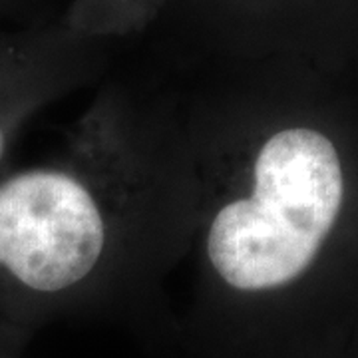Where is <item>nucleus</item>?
<instances>
[{
	"label": "nucleus",
	"instance_id": "1",
	"mask_svg": "<svg viewBox=\"0 0 358 358\" xmlns=\"http://www.w3.org/2000/svg\"><path fill=\"white\" fill-rule=\"evenodd\" d=\"M193 173L183 112L103 98L36 166L0 176V346L58 319L173 338L167 285L187 251Z\"/></svg>",
	"mask_w": 358,
	"mask_h": 358
},
{
	"label": "nucleus",
	"instance_id": "2",
	"mask_svg": "<svg viewBox=\"0 0 358 358\" xmlns=\"http://www.w3.org/2000/svg\"><path fill=\"white\" fill-rule=\"evenodd\" d=\"M193 173L173 338L192 358H291L289 296L341 229L348 173L329 128L231 98L183 112Z\"/></svg>",
	"mask_w": 358,
	"mask_h": 358
},
{
	"label": "nucleus",
	"instance_id": "3",
	"mask_svg": "<svg viewBox=\"0 0 358 358\" xmlns=\"http://www.w3.org/2000/svg\"><path fill=\"white\" fill-rule=\"evenodd\" d=\"M50 96L44 86H18L0 88V166L13 145L14 136L20 131L26 115L36 112L38 103Z\"/></svg>",
	"mask_w": 358,
	"mask_h": 358
},
{
	"label": "nucleus",
	"instance_id": "4",
	"mask_svg": "<svg viewBox=\"0 0 358 358\" xmlns=\"http://www.w3.org/2000/svg\"><path fill=\"white\" fill-rule=\"evenodd\" d=\"M0 358H16V352H13V350H6V348H2V346H0Z\"/></svg>",
	"mask_w": 358,
	"mask_h": 358
}]
</instances>
